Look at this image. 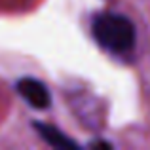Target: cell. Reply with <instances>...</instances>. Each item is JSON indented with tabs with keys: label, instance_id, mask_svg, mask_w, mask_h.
<instances>
[{
	"label": "cell",
	"instance_id": "obj_1",
	"mask_svg": "<svg viewBox=\"0 0 150 150\" xmlns=\"http://www.w3.org/2000/svg\"><path fill=\"white\" fill-rule=\"evenodd\" d=\"M91 33L101 48L110 53H125L135 46V25L120 13L95 15Z\"/></svg>",
	"mask_w": 150,
	"mask_h": 150
},
{
	"label": "cell",
	"instance_id": "obj_2",
	"mask_svg": "<svg viewBox=\"0 0 150 150\" xmlns=\"http://www.w3.org/2000/svg\"><path fill=\"white\" fill-rule=\"evenodd\" d=\"M15 89H17V93L23 97L27 103H29L30 106H34V108H50L51 105V95H50V89L46 88V84H42L40 80H36V78H19L17 84H15Z\"/></svg>",
	"mask_w": 150,
	"mask_h": 150
},
{
	"label": "cell",
	"instance_id": "obj_4",
	"mask_svg": "<svg viewBox=\"0 0 150 150\" xmlns=\"http://www.w3.org/2000/svg\"><path fill=\"white\" fill-rule=\"evenodd\" d=\"M91 146H101V148H110V144L108 143H93Z\"/></svg>",
	"mask_w": 150,
	"mask_h": 150
},
{
	"label": "cell",
	"instance_id": "obj_3",
	"mask_svg": "<svg viewBox=\"0 0 150 150\" xmlns=\"http://www.w3.org/2000/svg\"><path fill=\"white\" fill-rule=\"evenodd\" d=\"M34 129H36V133L40 135L42 141H46V143L50 144V146L53 148H78V144L74 143L72 139H69V137L65 135V133L61 131V129H57L55 125H50V124H42V122H36L34 124Z\"/></svg>",
	"mask_w": 150,
	"mask_h": 150
}]
</instances>
